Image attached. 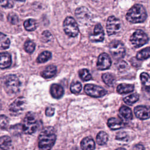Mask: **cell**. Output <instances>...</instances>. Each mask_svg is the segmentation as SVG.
<instances>
[{"label": "cell", "mask_w": 150, "mask_h": 150, "mask_svg": "<svg viewBox=\"0 0 150 150\" xmlns=\"http://www.w3.org/2000/svg\"><path fill=\"white\" fill-rule=\"evenodd\" d=\"M56 139L54 129L47 127L42 129L38 138V146L42 149H50L53 146Z\"/></svg>", "instance_id": "1"}, {"label": "cell", "mask_w": 150, "mask_h": 150, "mask_svg": "<svg viewBox=\"0 0 150 150\" xmlns=\"http://www.w3.org/2000/svg\"><path fill=\"white\" fill-rule=\"evenodd\" d=\"M147 17L146 11L140 4H135L132 6L126 14L127 20L132 23H142Z\"/></svg>", "instance_id": "2"}, {"label": "cell", "mask_w": 150, "mask_h": 150, "mask_svg": "<svg viewBox=\"0 0 150 150\" xmlns=\"http://www.w3.org/2000/svg\"><path fill=\"white\" fill-rule=\"evenodd\" d=\"M38 127V121L32 112H28L25 115L22 125V131L26 134L34 133Z\"/></svg>", "instance_id": "3"}, {"label": "cell", "mask_w": 150, "mask_h": 150, "mask_svg": "<svg viewBox=\"0 0 150 150\" xmlns=\"http://www.w3.org/2000/svg\"><path fill=\"white\" fill-rule=\"evenodd\" d=\"M20 81L18 77L13 74L5 76L3 80V86L5 91L10 94L18 92L20 87Z\"/></svg>", "instance_id": "4"}, {"label": "cell", "mask_w": 150, "mask_h": 150, "mask_svg": "<svg viewBox=\"0 0 150 150\" xmlns=\"http://www.w3.org/2000/svg\"><path fill=\"white\" fill-rule=\"evenodd\" d=\"M110 52L116 60H120L124 57L125 54V49L124 44L119 40H113L110 44Z\"/></svg>", "instance_id": "5"}, {"label": "cell", "mask_w": 150, "mask_h": 150, "mask_svg": "<svg viewBox=\"0 0 150 150\" xmlns=\"http://www.w3.org/2000/svg\"><path fill=\"white\" fill-rule=\"evenodd\" d=\"M63 30L65 33L70 37H76L79 33L77 24L72 17H67L63 22Z\"/></svg>", "instance_id": "6"}, {"label": "cell", "mask_w": 150, "mask_h": 150, "mask_svg": "<svg viewBox=\"0 0 150 150\" xmlns=\"http://www.w3.org/2000/svg\"><path fill=\"white\" fill-rule=\"evenodd\" d=\"M148 40L149 39L147 35L140 29L135 31L130 38L131 44L136 48L140 47L145 45Z\"/></svg>", "instance_id": "7"}, {"label": "cell", "mask_w": 150, "mask_h": 150, "mask_svg": "<svg viewBox=\"0 0 150 150\" xmlns=\"http://www.w3.org/2000/svg\"><path fill=\"white\" fill-rule=\"evenodd\" d=\"M26 105V101L23 97L17 98L9 107L11 114L15 116L21 114L25 110Z\"/></svg>", "instance_id": "8"}, {"label": "cell", "mask_w": 150, "mask_h": 150, "mask_svg": "<svg viewBox=\"0 0 150 150\" xmlns=\"http://www.w3.org/2000/svg\"><path fill=\"white\" fill-rule=\"evenodd\" d=\"M121 23L120 20L114 16H110L107 21L106 29L108 35L117 34L120 30Z\"/></svg>", "instance_id": "9"}, {"label": "cell", "mask_w": 150, "mask_h": 150, "mask_svg": "<svg viewBox=\"0 0 150 150\" xmlns=\"http://www.w3.org/2000/svg\"><path fill=\"white\" fill-rule=\"evenodd\" d=\"M84 90L87 95L93 97H101L107 93V91L102 87L91 84H86Z\"/></svg>", "instance_id": "10"}, {"label": "cell", "mask_w": 150, "mask_h": 150, "mask_svg": "<svg viewBox=\"0 0 150 150\" xmlns=\"http://www.w3.org/2000/svg\"><path fill=\"white\" fill-rule=\"evenodd\" d=\"M111 65V60L109 55L105 53L100 54L98 57L97 67L98 70H103L108 69Z\"/></svg>", "instance_id": "11"}, {"label": "cell", "mask_w": 150, "mask_h": 150, "mask_svg": "<svg viewBox=\"0 0 150 150\" xmlns=\"http://www.w3.org/2000/svg\"><path fill=\"white\" fill-rule=\"evenodd\" d=\"M75 15L78 21L83 24H86L89 21L91 16L89 11L84 6L76 9Z\"/></svg>", "instance_id": "12"}, {"label": "cell", "mask_w": 150, "mask_h": 150, "mask_svg": "<svg viewBox=\"0 0 150 150\" xmlns=\"http://www.w3.org/2000/svg\"><path fill=\"white\" fill-rule=\"evenodd\" d=\"M104 38V33L103 27L100 23H98L95 26L93 33L89 35V39L92 42H102Z\"/></svg>", "instance_id": "13"}, {"label": "cell", "mask_w": 150, "mask_h": 150, "mask_svg": "<svg viewBox=\"0 0 150 150\" xmlns=\"http://www.w3.org/2000/svg\"><path fill=\"white\" fill-rule=\"evenodd\" d=\"M135 116L140 120H146L150 117V107L147 105H138L134 108Z\"/></svg>", "instance_id": "14"}, {"label": "cell", "mask_w": 150, "mask_h": 150, "mask_svg": "<svg viewBox=\"0 0 150 150\" xmlns=\"http://www.w3.org/2000/svg\"><path fill=\"white\" fill-rule=\"evenodd\" d=\"M120 119L124 122H127L132 118V113L129 108L126 106H122L119 110Z\"/></svg>", "instance_id": "15"}, {"label": "cell", "mask_w": 150, "mask_h": 150, "mask_svg": "<svg viewBox=\"0 0 150 150\" xmlns=\"http://www.w3.org/2000/svg\"><path fill=\"white\" fill-rule=\"evenodd\" d=\"M12 63L11 56L7 52L0 53V68L6 69L9 67Z\"/></svg>", "instance_id": "16"}, {"label": "cell", "mask_w": 150, "mask_h": 150, "mask_svg": "<svg viewBox=\"0 0 150 150\" xmlns=\"http://www.w3.org/2000/svg\"><path fill=\"white\" fill-rule=\"evenodd\" d=\"M52 96L54 98H60L64 93V90L62 86L58 84H53L50 89Z\"/></svg>", "instance_id": "17"}, {"label": "cell", "mask_w": 150, "mask_h": 150, "mask_svg": "<svg viewBox=\"0 0 150 150\" xmlns=\"http://www.w3.org/2000/svg\"><path fill=\"white\" fill-rule=\"evenodd\" d=\"M107 125L112 130H116L122 128L124 126V122L120 118H111L108 120Z\"/></svg>", "instance_id": "18"}, {"label": "cell", "mask_w": 150, "mask_h": 150, "mask_svg": "<svg viewBox=\"0 0 150 150\" xmlns=\"http://www.w3.org/2000/svg\"><path fill=\"white\" fill-rule=\"evenodd\" d=\"M81 147L85 150L94 149L95 148L94 141L90 137H85L81 142Z\"/></svg>", "instance_id": "19"}, {"label": "cell", "mask_w": 150, "mask_h": 150, "mask_svg": "<svg viewBox=\"0 0 150 150\" xmlns=\"http://www.w3.org/2000/svg\"><path fill=\"white\" fill-rule=\"evenodd\" d=\"M140 80L144 89L150 93V76L146 73L143 72L140 74Z\"/></svg>", "instance_id": "20"}, {"label": "cell", "mask_w": 150, "mask_h": 150, "mask_svg": "<svg viewBox=\"0 0 150 150\" xmlns=\"http://www.w3.org/2000/svg\"><path fill=\"white\" fill-rule=\"evenodd\" d=\"M56 71L57 69L55 66L49 65L41 73V75L45 79H49L55 75Z\"/></svg>", "instance_id": "21"}, {"label": "cell", "mask_w": 150, "mask_h": 150, "mask_svg": "<svg viewBox=\"0 0 150 150\" xmlns=\"http://www.w3.org/2000/svg\"><path fill=\"white\" fill-rule=\"evenodd\" d=\"M12 146L11 138L8 136L0 137V149H9Z\"/></svg>", "instance_id": "22"}, {"label": "cell", "mask_w": 150, "mask_h": 150, "mask_svg": "<svg viewBox=\"0 0 150 150\" xmlns=\"http://www.w3.org/2000/svg\"><path fill=\"white\" fill-rule=\"evenodd\" d=\"M134 86L132 84H120L117 86V91L118 93L122 94L132 92L134 90Z\"/></svg>", "instance_id": "23"}, {"label": "cell", "mask_w": 150, "mask_h": 150, "mask_svg": "<svg viewBox=\"0 0 150 150\" xmlns=\"http://www.w3.org/2000/svg\"><path fill=\"white\" fill-rule=\"evenodd\" d=\"M150 57V47L144 48L139 51L137 55L136 58L139 60H145Z\"/></svg>", "instance_id": "24"}, {"label": "cell", "mask_w": 150, "mask_h": 150, "mask_svg": "<svg viewBox=\"0 0 150 150\" xmlns=\"http://www.w3.org/2000/svg\"><path fill=\"white\" fill-rule=\"evenodd\" d=\"M108 137L106 132L104 131H100L96 136V142L100 145H103L105 144L108 141Z\"/></svg>", "instance_id": "25"}, {"label": "cell", "mask_w": 150, "mask_h": 150, "mask_svg": "<svg viewBox=\"0 0 150 150\" xmlns=\"http://www.w3.org/2000/svg\"><path fill=\"white\" fill-rule=\"evenodd\" d=\"M102 79L103 81L108 86H113L115 81V77L112 74L109 73H104L102 75Z\"/></svg>", "instance_id": "26"}, {"label": "cell", "mask_w": 150, "mask_h": 150, "mask_svg": "<svg viewBox=\"0 0 150 150\" xmlns=\"http://www.w3.org/2000/svg\"><path fill=\"white\" fill-rule=\"evenodd\" d=\"M10 40L8 36L2 32H0V49H6L9 47Z\"/></svg>", "instance_id": "27"}, {"label": "cell", "mask_w": 150, "mask_h": 150, "mask_svg": "<svg viewBox=\"0 0 150 150\" xmlns=\"http://www.w3.org/2000/svg\"><path fill=\"white\" fill-rule=\"evenodd\" d=\"M23 26L26 30L33 31L35 30L37 28V23L35 20L32 19H29L24 22Z\"/></svg>", "instance_id": "28"}, {"label": "cell", "mask_w": 150, "mask_h": 150, "mask_svg": "<svg viewBox=\"0 0 150 150\" xmlns=\"http://www.w3.org/2000/svg\"><path fill=\"white\" fill-rule=\"evenodd\" d=\"M52 57V54L49 51H45L42 53H41L37 58V62L38 63H45L47 62L48 60H49Z\"/></svg>", "instance_id": "29"}, {"label": "cell", "mask_w": 150, "mask_h": 150, "mask_svg": "<svg viewBox=\"0 0 150 150\" xmlns=\"http://www.w3.org/2000/svg\"><path fill=\"white\" fill-rule=\"evenodd\" d=\"M139 99V95L137 93L132 94L125 97L124 98V101L128 105H132L136 101H137Z\"/></svg>", "instance_id": "30"}, {"label": "cell", "mask_w": 150, "mask_h": 150, "mask_svg": "<svg viewBox=\"0 0 150 150\" xmlns=\"http://www.w3.org/2000/svg\"><path fill=\"white\" fill-rule=\"evenodd\" d=\"M79 74L80 77L84 81H88L91 79V74L86 69L80 70L79 71Z\"/></svg>", "instance_id": "31"}, {"label": "cell", "mask_w": 150, "mask_h": 150, "mask_svg": "<svg viewBox=\"0 0 150 150\" xmlns=\"http://www.w3.org/2000/svg\"><path fill=\"white\" fill-rule=\"evenodd\" d=\"M35 49V43L31 40H27L24 44L25 50L29 53H32Z\"/></svg>", "instance_id": "32"}, {"label": "cell", "mask_w": 150, "mask_h": 150, "mask_svg": "<svg viewBox=\"0 0 150 150\" xmlns=\"http://www.w3.org/2000/svg\"><path fill=\"white\" fill-rule=\"evenodd\" d=\"M82 86L80 82L74 81L70 85V91L74 94H77L81 90Z\"/></svg>", "instance_id": "33"}, {"label": "cell", "mask_w": 150, "mask_h": 150, "mask_svg": "<svg viewBox=\"0 0 150 150\" xmlns=\"http://www.w3.org/2000/svg\"><path fill=\"white\" fill-rule=\"evenodd\" d=\"M9 125V118L4 115H0V128L6 129Z\"/></svg>", "instance_id": "34"}, {"label": "cell", "mask_w": 150, "mask_h": 150, "mask_svg": "<svg viewBox=\"0 0 150 150\" xmlns=\"http://www.w3.org/2000/svg\"><path fill=\"white\" fill-rule=\"evenodd\" d=\"M8 20L12 25H16L19 22L18 16L14 13H10L8 15Z\"/></svg>", "instance_id": "35"}, {"label": "cell", "mask_w": 150, "mask_h": 150, "mask_svg": "<svg viewBox=\"0 0 150 150\" xmlns=\"http://www.w3.org/2000/svg\"><path fill=\"white\" fill-rule=\"evenodd\" d=\"M0 5L5 8H11L13 6L12 0H0Z\"/></svg>", "instance_id": "36"}, {"label": "cell", "mask_w": 150, "mask_h": 150, "mask_svg": "<svg viewBox=\"0 0 150 150\" xmlns=\"http://www.w3.org/2000/svg\"><path fill=\"white\" fill-rule=\"evenodd\" d=\"M42 40L44 42H48L49 40H51L52 36L51 35V33L47 31V30H45L44 31L42 34Z\"/></svg>", "instance_id": "37"}, {"label": "cell", "mask_w": 150, "mask_h": 150, "mask_svg": "<svg viewBox=\"0 0 150 150\" xmlns=\"http://www.w3.org/2000/svg\"><path fill=\"white\" fill-rule=\"evenodd\" d=\"M128 135L125 132H120L118 133L116 135V139L120 141H124L127 140Z\"/></svg>", "instance_id": "38"}, {"label": "cell", "mask_w": 150, "mask_h": 150, "mask_svg": "<svg viewBox=\"0 0 150 150\" xmlns=\"http://www.w3.org/2000/svg\"><path fill=\"white\" fill-rule=\"evenodd\" d=\"M127 67H128V64L124 61L120 62L117 64V67H118L119 71H124L127 68Z\"/></svg>", "instance_id": "39"}, {"label": "cell", "mask_w": 150, "mask_h": 150, "mask_svg": "<svg viewBox=\"0 0 150 150\" xmlns=\"http://www.w3.org/2000/svg\"><path fill=\"white\" fill-rule=\"evenodd\" d=\"M54 113V108H53V107H47L46 109V111H45V114H46V115L47 116V117H52Z\"/></svg>", "instance_id": "40"}, {"label": "cell", "mask_w": 150, "mask_h": 150, "mask_svg": "<svg viewBox=\"0 0 150 150\" xmlns=\"http://www.w3.org/2000/svg\"><path fill=\"white\" fill-rule=\"evenodd\" d=\"M134 149H144V147L143 145L139 144V145H136L135 147H134Z\"/></svg>", "instance_id": "41"}, {"label": "cell", "mask_w": 150, "mask_h": 150, "mask_svg": "<svg viewBox=\"0 0 150 150\" xmlns=\"http://www.w3.org/2000/svg\"><path fill=\"white\" fill-rule=\"evenodd\" d=\"M17 1H21V2H23V1H25V0H17Z\"/></svg>", "instance_id": "42"}, {"label": "cell", "mask_w": 150, "mask_h": 150, "mask_svg": "<svg viewBox=\"0 0 150 150\" xmlns=\"http://www.w3.org/2000/svg\"><path fill=\"white\" fill-rule=\"evenodd\" d=\"M91 1H97L98 0H91Z\"/></svg>", "instance_id": "43"}]
</instances>
